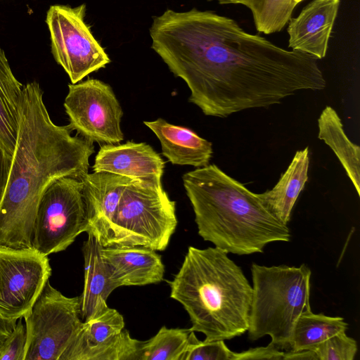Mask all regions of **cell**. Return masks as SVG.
<instances>
[{
    "instance_id": "cell-19",
    "label": "cell",
    "mask_w": 360,
    "mask_h": 360,
    "mask_svg": "<svg viewBox=\"0 0 360 360\" xmlns=\"http://www.w3.org/2000/svg\"><path fill=\"white\" fill-rule=\"evenodd\" d=\"M308 147L297 150L285 172L271 190L258 194L264 206L283 223L288 224L297 198L308 180Z\"/></svg>"
},
{
    "instance_id": "cell-13",
    "label": "cell",
    "mask_w": 360,
    "mask_h": 360,
    "mask_svg": "<svg viewBox=\"0 0 360 360\" xmlns=\"http://www.w3.org/2000/svg\"><path fill=\"white\" fill-rule=\"evenodd\" d=\"M134 179L106 172H94L83 178L86 205L85 232L97 238L105 246L112 221L125 188Z\"/></svg>"
},
{
    "instance_id": "cell-4",
    "label": "cell",
    "mask_w": 360,
    "mask_h": 360,
    "mask_svg": "<svg viewBox=\"0 0 360 360\" xmlns=\"http://www.w3.org/2000/svg\"><path fill=\"white\" fill-rule=\"evenodd\" d=\"M168 283L170 297L190 317L189 329L204 334L205 340H231L247 332L252 287L226 251L189 246Z\"/></svg>"
},
{
    "instance_id": "cell-12",
    "label": "cell",
    "mask_w": 360,
    "mask_h": 360,
    "mask_svg": "<svg viewBox=\"0 0 360 360\" xmlns=\"http://www.w3.org/2000/svg\"><path fill=\"white\" fill-rule=\"evenodd\" d=\"M139 340L124 328V320L105 303L82 324L60 360H134Z\"/></svg>"
},
{
    "instance_id": "cell-9",
    "label": "cell",
    "mask_w": 360,
    "mask_h": 360,
    "mask_svg": "<svg viewBox=\"0 0 360 360\" xmlns=\"http://www.w3.org/2000/svg\"><path fill=\"white\" fill-rule=\"evenodd\" d=\"M86 9L84 4L73 8L56 4L51 6L46 13L51 53L72 84L110 63L84 21Z\"/></svg>"
},
{
    "instance_id": "cell-27",
    "label": "cell",
    "mask_w": 360,
    "mask_h": 360,
    "mask_svg": "<svg viewBox=\"0 0 360 360\" xmlns=\"http://www.w3.org/2000/svg\"><path fill=\"white\" fill-rule=\"evenodd\" d=\"M26 340V326L20 318L0 346V360H24Z\"/></svg>"
},
{
    "instance_id": "cell-23",
    "label": "cell",
    "mask_w": 360,
    "mask_h": 360,
    "mask_svg": "<svg viewBox=\"0 0 360 360\" xmlns=\"http://www.w3.org/2000/svg\"><path fill=\"white\" fill-rule=\"evenodd\" d=\"M220 4H240L252 13L256 30L266 34L281 31L297 5L295 0H217Z\"/></svg>"
},
{
    "instance_id": "cell-18",
    "label": "cell",
    "mask_w": 360,
    "mask_h": 360,
    "mask_svg": "<svg viewBox=\"0 0 360 360\" xmlns=\"http://www.w3.org/2000/svg\"><path fill=\"white\" fill-rule=\"evenodd\" d=\"M103 245L94 236L89 234L82 246L84 259V289L79 297L82 321L90 319L116 289L101 254Z\"/></svg>"
},
{
    "instance_id": "cell-10",
    "label": "cell",
    "mask_w": 360,
    "mask_h": 360,
    "mask_svg": "<svg viewBox=\"0 0 360 360\" xmlns=\"http://www.w3.org/2000/svg\"><path fill=\"white\" fill-rule=\"evenodd\" d=\"M64 108L68 127L92 142L117 144L124 139L123 111L112 87L97 79L68 84Z\"/></svg>"
},
{
    "instance_id": "cell-29",
    "label": "cell",
    "mask_w": 360,
    "mask_h": 360,
    "mask_svg": "<svg viewBox=\"0 0 360 360\" xmlns=\"http://www.w3.org/2000/svg\"><path fill=\"white\" fill-rule=\"evenodd\" d=\"M11 162L12 157L0 145V201L7 184Z\"/></svg>"
},
{
    "instance_id": "cell-2",
    "label": "cell",
    "mask_w": 360,
    "mask_h": 360,
    "mask_svg": "<svg viewBox=\"0 0 360 360\" xmlns=\"http://www.w3.org/2000/svg\"><path fill=\"white\" fill-rule=\"evenodd\" d=\"M43 93L35 81L24 85L16 143L0 201V248H32L37 208L46 188L60 177L89 173L94 142L53 123Z\"/></svg>"
},
{
    "instance_id": "cell-32",
    "label": "cell",
    "mask_w": 360,
    "mask_h": 360,
    "mask_svg": "<svg viewBox=\"0 0 360 360\" xmlns=\"http://www.w3.org/2000/svg\"><path fill=\"white\" fill-rule=\"evenodd\" d=\"M303 0H295V1L298 4L299 3H300L301 1H302Z\"/></svg>"
},
{
    "instance_id": "cell-28",
    "label": "cell",
    "mask_w": 360,
    "mask_h": 360,
    "mask_svg": "<svg viewBox=\"0 0 360 360\" xmlns=\"http://www.w3.org/2000/svg\"><path fill=\"white\" fill-rule=\"evenodd\" d=\"M284 351L269 344L266 347L250 348L241 352H235L234 360L273 359L283 360Z\"/></svg>"
},
{
    "instance_id": "cell-6",
    "label": "cell",
    "mask_w": 360,
    "mask_h": 360,
    "mask_svg": "<svg viewBox=\"0 0 360 360\" xmlns=\"http://www.w3.org/2000/svg\"><path fill=\"white\" fill-rule=\"evenodd\" d=\"M177 224L175 202L162 184L133 179L120 198L105 245H140L162 251Z\"/></svg>"
},
{
    "instance_id": "cell-26",
    "label": "cell",
    "mask_w": 360,
    "mask_h": 360,
    "mask_svg": "<svg viewBox=\"0 0 360 360\" xmlns=\"http://www.w3.org/2000/svg\"><path fill=\"white\" fill-rule=\"evenodd\" d=\"M318 360H353L357 352L356 341L341 331L315 347Z\"/></svg>"
},
{
    "instance_id": "cell-17",
    "label": "cell",
    "mask_w": 360,
    "mask_h": 360,
    "mask_svg": "<svg viewBox=\"0 0 360 360\" xmlns=\"http://www.w3.org/2000/svg\"><path fill=\"white\" fill-rule=\"evenodd\" d=\"M143 124L160 142L162 154L173 165H191L196 168L209 165L212 144L191 129L174 125L162 118L144 121Z\"/></svg>"
},
{
    "instance_id": "cell-16",
    "label": "cell",
    "mask_w": 360,
    "mask_h": 360,
    "mask_svg": "<svg viewBox=\"0 0 360 360\" xmlns=\"http://www.w3.org/2000/svg\"><path fill=\"white\" fill-rule=\"evenodd\" d=\"M340 0H314L288 22V47L317 59L327 53Z\"/></svg>"
},
{
    "instance_id": "cell-14",
    "label": "cell",
    "mask_w": 360,
    "mask_h": 360,
    "mask_svg": "<svg viewBox=\"0 0 360 360\" xmlns=\"http://www.w3.org/2000/svg\"><path fill=\"white\" fill-rule=\"evenodd\" d=\"M101 254L115 288L155 284L163 280L165 266L154 250L113 244L102 246Z\"/></svg>"
},
{
    "instance_id": "cell-22",
    "label": "cell",
    "mask_w": 360,
    "mask_h": 360,
    "mask_svg": "<svg viewBox=\"0 0 360 360\" xmlns=\"http://www.w3.org/2000/svg\"><path fill=\"white\" fill-rule=\"evenodd\" d=\"M348 324L340 316L314 314L311 311L297 319L291 336L290 350H312L331 336L346 331Z\"/></svg>"
},
{
    "instance_id": "cell-20",
    "label": "cell",
    "mask_w": 360,
    "mask_h": 360,
    "mask_svg": "<svg viewBox=\"0 0 360 360\" xmlns=\"http://www.w3.org/2000/svg\"><path fill=\"white\" fill-rule=\"evenodd\" d=\"M23 87L0 48V145L11 157L18 136Z\"/></svg>"
},
{
    "instance_id": "cell-7",
    "label": "cell",
    "mask_w": 360,
    "mask_h": 360,
    "mask_svg": "<svg viewBox=\"0 0 360 360\" xmlns=\"http://www.w3.org/2000/svg\"><path fill=\"white\" fill-rule=\"evenodd\" d=\"M86 226L82 178L65 176L56 179L38 203L32 248L44 256L63 251L85 232Z\"/></svg>"
},
{
    "instance_id": "cell-30",
    "label": "cell",
    "mask_w": 360,
    "mask_h": 360,
    "mask_svg": "<svg viewBox=\"0 0 360 360\" xmlns=\"http://www.w3.org/2000/svg\"><path fill=\"white\" fill-rule=\"evenodd\" d=\"M318 360L317 356L312 350H302L292 352L290 350L284 352L283 360Z\"/></svg>"
},
{
    "instance_id": "cell-15",
    "label": "cell",
    "mask_w": 360,
    "mask_h": 360,
    "mask_svg": "<svg viewBox=\"0 0 360 360\" xmlns=\"http://www.w3.org/2000/svg\"><path fill=\"white\" fill-rule=\"evenodd\" d=\"M164 167L163 159L150 145L128 141L101 146L92 169L162 184Z\"/></svg>"
},
{
    "instance_id": "cell-25",
    "label": "cell",
    "mask_w": 360,
    "mask_h": 360,
    "mask_svg": "<svg viewBox=\"0 0 360 360\" xmlns=\"http://www.w3.org/2000/svg\"><path fill=\"white\" fill-rule=\"evenodd\" d=\"M234 354L224 340L200 341L195 332L191 330L181 360H234Z\"/></svg>"
},
{
    "instance_id": "cell-31",
    "label": "cell",
    "mask_w": 360,
    "mask_h": 360,
    "mask_svg": "<svg viewBox=\"0 0 360 360\" xmlns=\"http://www.w3.org/2000/svg\"><path fill=\"white\" fill-rule=\"evenodd\" d=\"M17 321L8 320L0 315V346L11 334Z\"/></svg>"
},
{
    "instance_id": "cell-11",
    "label": "cell",
    "mask_w": 360,
    "mask_h": 360,
    "mask_svg": "<svg viewBox=\"0 0 360 360\" xmlns=\"http://www.w3.org/2000/svg\"><path fill=\"white\" fill-rule=\"evenodd\" d=\"M51 275L47 256L34 249L0 248V315L12 321L23 318Z\"/></svg>"
},
{
    "instance_id": "cell-3",
    "label": "cell",
    "mask_w": 360,
    "mask_h": 360,
    "mask_svg": "<svg viewBox=\"0 0 360 360\" xmlns=\"http://www.w3.org/2000/svg\"><path fill=\"white\" fill-rule=\"evenodd\" d=\"M182 180L198 233L214 247L247 255L262 253L274 242L290 241L288 224L264 206L257 193L216 165L188 172Z\"/></svg>"
},
{
    "instance_id": "cell-21",
    "label": "cell",
    "mask_w": 360,
    "mask_h": 360,
    "mask_svg": "<svg viewBox=\"0 0 360 360\" xmlns=\"http://www.w3.org/2000/svg\"><path fill=\"white\" fill-rule=\"evenodd\" d=\"M318 138L334 152L360 195V148L347 136L337 112L326 106L318 119Z\"/></svg>"
},
{
    "instance_id": "cell-8",
    "label": "cell",
    "mask_w": 360,
    "mask_h": 360,
    "mask_svg": "<svg viewBox=\"0 0 360 360\" xmlns=\"http://www.w3.org/2000/svg\"><path fill=\"white\" fill-rule=\"evenodd\" d=\"M23 318L27 334L24 360H60L83 322L79 297L65 296L49 281Z\"/></svg>"
},
{
    "instance_id": "cell-5",
    "label": "cell",
    "mask_w": 360,
    "mask_h": 360,
    "mask_svg": "<svg viewBox=\"0 0 360 360\" xmlns=\"http://www.w3.org/2000/svg\"><path fill=\"white\" fill-rule=\"evenodd\" d=\"M251 275L248 338L257 340L269 335L270 345L281 351L290 350L297 319L311 311L310 269L304 264L266 266L252 263Z\"/></svg>"
},
{
    "instance_id": "cell-1",
    "label": "cell",
    "mask_w": 360,
    "mask_h": 360,
    "mask_svg": "<svg viewBox=\"0 0 360 360\" xmlns=\"http://www.w3.org/2000/svg\"><path fill=\"white\" fill-rule=\"evenodd\" d=\"M149 33L151 48L205 115L226 117L326 86L315 57L282 49L213 11L167 9L153 18Z\"/></svg>"
},
{
    "instance_id": "cell-24",
    "label": "cell",
    "mask_w": 360,
    "mask_h": 360,
    "mask_svg": "<svg viewBox=\"0 0 360 360\" xmlns=\"http://www.w3.org/2000/svg\"><path fill=\"white\" fill-rule=\"evenodd\" d=\"M191 330L162 326L150 339L139 341L134 360H181Z\"/></svg>"
}]
</instances>
